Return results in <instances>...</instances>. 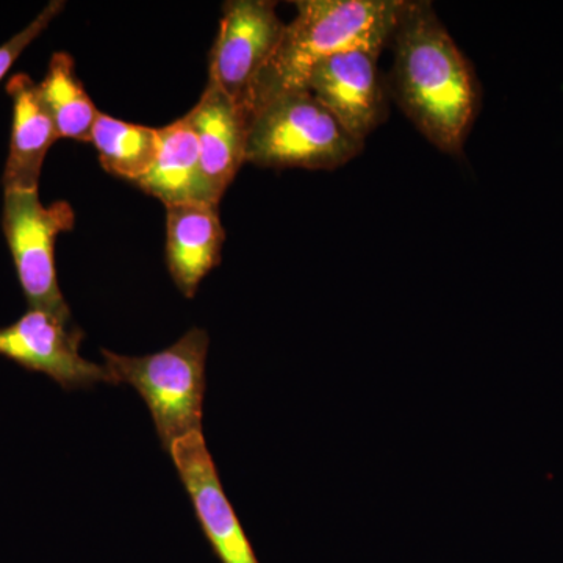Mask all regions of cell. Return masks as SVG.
Masks as SVG:
<instances>
[{
  "instance_id": "cell-1",
  "label": "cell",
  "mask_w": 563,
  "mask_h": 563,
  "mask_svg": "<svg viewBox=\"0 0 563 563\" xmlns=\"http://www.w3.org/2000/svg\"><path fill=\"white\" fill-rule=\"evenodd\" d=\"M391 96L437 150L459 155L476 117L472 66L431 2L404 0L393 31Z\"/></svg>"
},
{
  "instance_id": "cell-2",
  "label": "cell",
  "mask_w": 563,
  "mask_h": 563,
  "mask_svg": "<svg viewBox=\"0 0 563 563\" xmlns=\"http://www.w3.org/2000/svg\"><path fill=\"white\" fill-rule=\"evenodd\" d=\"M272 60L255 81L246 118L287 92L306 90L314 66L336 52L390 43L404 0H301Z\"/></svg>"
},
{
  "instance_id": "cell-3",
  "label": "cell",
  "mask_w": 563,
  "mask_h": 563,
  "mask_svg": "<svg viewBox=\"0 0 563 563\" xmlns=\"http://www.w3.org/2000/svg\"><path fill=\"white\" fill-rule=\"evenodd\" d=\"M209 347V333L192 328L154 354L129 357L101 351L113 385H131L146 402L163 450L168 453L177 440L202 432Z\"/></svg>"
},
{
  "instance_id": "cell-4",
  "label": "cell",
  "mask_w": 563,
  "mask_h": 563,
  "mask_svg": "<svg viewBox=\"0 0 563 563\" xmlns=\"http://www.w3.org/2000/svg\"><path fill=\"white\" fill-rule=\"evenodd\" d=\"M365 141L355 139L307 90L287 92L252 117L246 162L261 168L332 169L357 157Z\"/></svg>"
},
{
  "instance_id": "cell-5",
  "label": "cell",
  "mask_w": 563,
  "mask_h": 563,
  "mask_svg": "<svg viewBox=\"0 0 563 563\" xmlns=\"http://www.w3.org/2000/svg\"><path fill=\"white\" fill-rule=\"evenodd\" d=\"M76 211L69 202H41L38 191H3L2 229L29 309L73 320L55 268V242L73 231Z\"/></svg>"
},
{
  "instance_id": "cell-6",
  "label": "cell",
  "mask_w": 563,
  "mask_h": 563,
  "mask_svg": "<svg viewBox=\"0 0 563 563\" xmlns=\"http://www.w3.org/2000/svg\"><path fill=\"white\" fill-rule=\"evenodd\" d=\"M285 22L269 0H229L210 52V81L246 117L255 81L272 60ZM247 120V118H246Z\"/></svg>"
},
{
  "instance_id": "cell-7",
  "label": "cell",
  "mask_w": 563,
  "mask_h": 563,
  "mask_svg": "<svg viewBox=\"0 0 563 563\" xmlns=\"http://www.w3.org/2000/svg\"><path fill=\"white\" fill-rule=\"evenodd\" d=\"M84 331L68 318L29 309L13 324L0 328V357L25 372L46 374L63 390H87L96 384H111L106 365L81 357Z\"/></svg>"
},
{
  "instance_id": "cell-8",
  "label": "cell",
  "mask_w": 563,
  "mask_h": 563,
  "mask_svg": "<svg viewBox=\"0 0 563 563\" xmlns=\"http://www.w3.org/2000/svg\"><path fill=\"white\" fill-rule=\"evenodd\" d=\"M387 44L366 43L336 52L318 63L306 81V90L361 141L387 120V88L379 73Z\"/></svg>"
},
{
  "instance_id": "cell-9",
  "label": "cell",
  "mask_w": 563,
  "mask_h": 563,
  "mask_svg": "<svg viewBox=\"0 0 563 563\" xmlns=\"http://www.w3.org/2000/svg\"><path fill=\"white\" fill-rule=\"evenodd\" d=\"M169 454L185 490L190 495L203 536L221 563H261L222 490L220 474L202 432L177 440Z\"/></svg>"
},
{
  "instance_id": "cell-10",
  "label": "cell",
  "mask_w": 563,
  "mask_h": 563,
  "mask_svg": "<svg viewBox=\"0 0 563 563\" xmlns=\"http://www.w3.org/2000/svg\"><path fill=\"white\" fill-rule=\"evenodd\" d=\"M187 118L199 143L203 202L220 207L222 196L246 163L250 122L210 80Z\"/></svg>"
},
{
  "instance_id": "cell-11",
  "label": "cell",
  "mask_w": 563,
  "mask_h": 563,
  "mask_svg": "<svg viewBox=\"0 0 563 563\" xmlns=\"http://www.w3.org/2000/svg\"><path fill=\"white\" fill-rule=\"evenodd\" d=\"M224 242L217 206L190 202L166 207V263L185 298H195L203 277L220 265Z\"/></svg>"
},
{
  "instance_id": "cell-12",
  "label": "cell",
  "mask_w": 563,
  "mask_h": 563,
  "mask_svg": "<svg viewBox=\"0 0 563 563\" xmlns=\"http://www.w3.org/2000/svg\"><path fill=\"white\" fill-rule=\"evenodd\" d=\"M7 92L13 102V124L3 191H38L44 158L58 140L57 128L41 98L38 84L29 74H14Z\"/></svg>"
},
{
  "instance_id": "cell-13",
  "label": "cell",
  "mask_w": 563,
  "mask_h": 563,
  "mask_svg": "<svg viewBox=\"0 0 563 563\" xmlns=\"http://www.w3.org/2000/svg\"><path fill=\"white\" fill-rule=\"evenodd\" d=\"M136 185L165 207L203 202L199 143L187 117L161 129L157 161Z\"/></svg>"
},
{
  "instance_id": "cell-14",
  "label": "cell",
  "mask_w": 563,
  "mask_h": 563,
  "mask_svg": "<svg viewBox=\"0 0 563 563\" xmlns=\"http://www.w3.org/2000/svg\"><path fill=\"white\" fill-rule=\"evenodd\" d=\"M91 143L107 173L136 184L157 161L161 129L132 124L99 113L92 128Z\"/></svg>"
},
{
  "instance_id": "cell-15",
  "label": "cell",
  "mask_w": 563,
  "mask_h": 563,
  "mask_svg": "<svg viewBox=\"0 0 563 563\" xmlns=\"http://www.w3.org/2000/svg\"><path fill=\"white\" fill-rule=\"evenodd\" d=\"M41 98L57 128L58 139L88 141L99 113L76 74L68 52H55L46 76L38 84Z\"/></svg>"
},
{
  "instance_id": "cell-16",
  "label": "cell",
  "mask_w": 563,
  "mask_h": 563,
  "mask_svg": "<svg viewBox=\"0 0 563 563\" xmlns=\"http://www.w3.org/2000/svg\"><path fill=\"white\" fill-rule=\"evenodd\" d=\"M65 5L66 3L63 0H52L27 27L22 29L13 38L0 46V81L7 76L14 62L21 57L22 52L27 49L33 41L49 27L51 22L62 13Z\"/></svg>"
}]
</instances>
